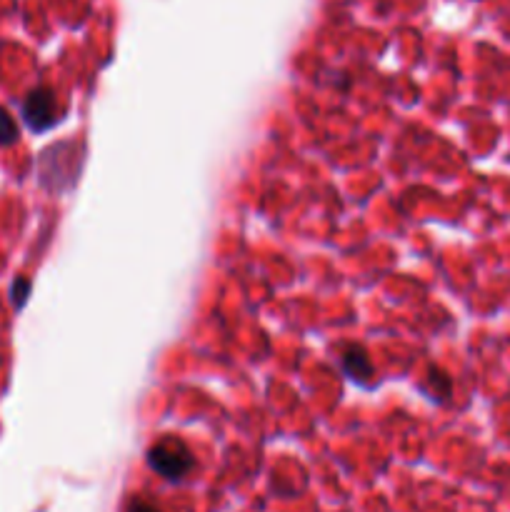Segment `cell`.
Listing matches in <instances>:
<instances>
[{
    "label": "cell",
    "mask_w": 510,
    "mask_h": 512,
    "mask_svg": "<svg viewBox=\"0 0 510 512\" xmlns=\"http://www.w3.org/2000/svg\"><path fill=\"white\" fill-rule=\"evenodd\" d=\"M150 468L158 475L168 480H180L183 475L190 473L193 468V455L185 448L183 440L178 438H163L148 450Z\"/></svg>",
    "instance_id": "6da1fadb"
},
{
    "label": "cell",
    "mask_w": 510,
    "mask_h": 512,
    "mask_svg": "<svg viewBox=\"0 0 510 512\" xmlns=\"http://www.w3.org/2000/svg\"><path fill=\"white\" fill-rule=\"evenodd\" d=\"M15 135H18V130H15L13 120H10L5 113H0V143H10Z\"/></svg>",
    "instance_id": "277c9868"
},
{
    "label": "cell",
    "mask_w": 510,
    "mask_h": 512,
    "mask_svg": "<svg viewBox=\"0 0 510 512\" xmlns=\"http://www.w3.org/2000/svg\"><path fill=\"white\" fill-rule=\"evenodd\" d=\"M128 512H158V510H155L150 503H145V500H135V503L130 505Z\"/></svg>",
    "instance_id": "5b68a950"
},
{
    "label": "cell",
    "mask_w": 510,
    "mask_h": 512,
    "mask_svg": "<svg viewBox=\"0 0 510 512\" xmlns=\"http://www.w3.org/2000/svg\"><path fill=\"white\" fill-rule=\"evenodd\" d=\"M343 368L353 380H365V378H370V373H373L368 358H365V353L360 348H350L348 353H345Z\"/></svg>",
    "instance_id": "3957f363"
},
{
    "label": "cell",
    "mask_w": 510,
    "mask_h": 512,
    "mask_svg": "<svg viewBox=\"0 0 510 512\" xmlns=\"http://www.w3.org/2000/svg\"><path fill=\"white\" fill-rule=\"evenodd\" d=\"M25 123L33 130H48L55 125V98L50 90L40 88L28 95L23 105Z\"/></svg>",
    "instance_id": "7a4b0ae2"
}]
</instances>
